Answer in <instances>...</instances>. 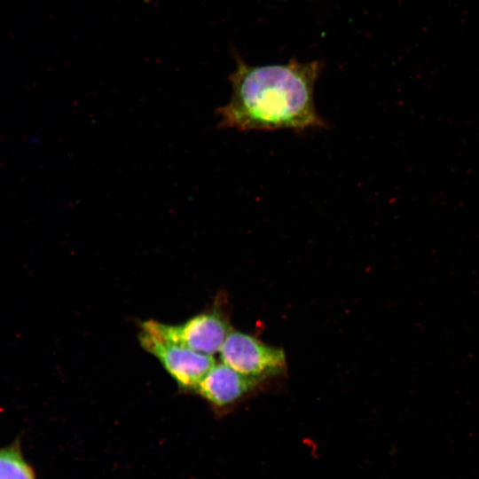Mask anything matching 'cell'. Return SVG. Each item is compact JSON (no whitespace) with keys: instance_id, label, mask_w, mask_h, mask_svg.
Masks as SVG:
<instances>
[{"instance_id":"8992f818","label":"cell","mask_w":479,"mask_h":479,"mask_svg":"<svg viewBox=\"0 0 479 479\" xmlns=\"http://www.w3.org/2000/svg\"><path fill=\"white\" fill-rule=\"evenodd\" d=\"M0 479H36L22 454L19 439L0 447Z\"/></svg>"},{"instance_id":"5b68a950","label":"cell","mask_w":479,"mask_h":479,"mask_svg":"<svg viewBox=\"0 0 479 479\" xmlns=\"http://www.w3.org/2000/svg\"><path fill=\"white\" fill-rule=\"evenodd\" d=\"M259 382L221 362L211 367L193 392L221 412L235 404Z\"/></svg>"},{"instance_id":"6da1fadb","label":"cell","mask_w":479,"mask_h":479,"mask_svg":"<svg viewBox=\"0 0 479 479\" xmlns=\"http://www.w3.org/2000/svg\"><path fill=\"white\" fill-rule=\"evenodd\" d=\"M318 61L250 66L237 59L230 75L232 96L216 110L218 128L238 130L322 129L326 122L314 103Z\"/></svg>"},{"instance_id":"3957f363","label":"cell","mask_w":479,"mask_h":479,"mask_svg":"<svg viewBox=\"0 0 479 479\" xmlns=\"http://www.w3.org/2000/svg\"><path fill=\"white\" fill-rule=\"evenodd\" d=\"M219 356L224 364L258 381L280 374L287 366L281 349L266 345L240 331L231 330Z\"/></svg>"},{"instance_id":"7a4b0ae2","label":"cell","mask_w":479,"mask_h":479,"mask_svg":"<svg viewBox=\"0 0 479 479\" xmlns=\"http://www.w3.org/2000/svg\"><path fill=\"white\" fill-rule=\"evenodd\" d=\"M140 328L166 342L210 356L219 353L231 332L228 319L217 308L200 312L180 324L146 320Z\"/></svg>"},{"instance_id":"277c9868","label":"cell","mask_w":479,"mask_h":479,"mask_svg":"<svg viewBox=\"0 0 479 479\" xmlns=\"http://www.w3.org/2000/svg\"><path fill=\"white\" fill-rule=\"evenodd\" d=\"M141 347L153 355L182 390L193 392L216 364L213 356L161 340L140 328Z\"/></svg>"}]
</instances>
